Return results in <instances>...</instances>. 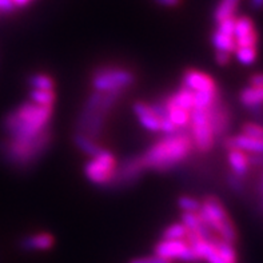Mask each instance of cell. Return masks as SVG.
Instances as JSON below:
<instances>
[{
  "mask_svg": "<svg viewBox=\"0 0 263 263\" xmlns=\"http://www.w3.org/2000/svg\"><path fill=\"white\" fill-rule=\"evenodd\" d=\"M195 153L193 140L187 131L166 134L157 139L139 155L144 171L167 173L180 167Z\"/></svg>",
  "mask_w": 263,
  "mask_h": 263,
  "instance_id": "cell-1",
  "label": "cell"
},
{
  "mask_svg": "<svg viewBox=\"0 0 263 263\" xmlns=\"http://www.w3.org/2000/svg\"><path fill=\"white\" fill-rule=\"evenodd\" d=\"M53 117V107L37 106L26 102L15 107L3 119V130L7 139L27 142L37 138L48 128Z\"/></svg>",
  "mask_w": 263,
  "mask_h": 263,
  "instance_id": "cell-2",
  "label": "cell"
},
{
  "mask_svg": "<svg viewBox=\"0 0 263 263\" xmlns=\"http://www.w3.org/2000/svg\"><path fill=\"white\" fill-rule=\"evenodd\" d=\"M122 92H92L87 97L82 110L77 118L75 133L86 135L91 139L97 140L102 137L107 118L112 108L119 103Z\"/></svg>",
  "mask_w": 263,
  "mask_h": 263,
  "instance_id": "cell-3",
  "label": "cell"
},
{
  "mask_svg": "<svg viewBox=\"0 0 263 263\" xmlns=\"http://www.w3.org/2000/svg\"><path fill=\"white\" fill-rule=\"evenodd\" d=\"M52 143V131L48 128L39 137L27 142H17V140L4 139L2 142L0 150L4 159L16 168H30L37 160L42 159L46 151Z\"/></svg>",
  "mask_w": 263,
  "mask_h": 263,
  "instance_id": "cell-4",
  "label": "cell"
},
{
  "mask_svg": "<svg viewBox=\"0 0 263 263\" xmlns=\"http://www.w3.org/2000/svg\"><path fill=\"white\" fill-rule=\"evenodd\" d=\"M137 82V75L130 67L120 64H100L91 72L90 83L97 92L126 93Z\"/></svg>",
  "mask_w": 263,
  "mask_h": 263,
  "instance_id": "cell-5",
  "label": "cell"
},
{
  "mask_svg": "<svg viewBox=\"0 0 263 263\" xmlns=\"http://www.w3.org/2000/svg\"><path fill=\"white\" fill-rule=\"evenodd\" d=\"M198 215L206 223V226L220 239L226 240L231 245L237 243V227L227 213L226 207L217 197L209 195L204 198L200 203Z\"/></svg>",
  "mask_w": 263,
  "mask_h": 263,
  "instance_id": "cell-6",
  "label": "cell"
},
{
  "mask_svg": "<svg viewBox=\"0 0 263 263\" xmlns=\"http://www.w3.org/2000/svg\"><path fill=\"white\" fill-rule=\"evenodd\" d=\"M187 133L190 134L195 153L209 154L215 146V135L207 118L206 108H193L190 112V123Z\"/></svg>",
  "mask_w": 263,
  "mask_h": 263,
  "instance_id": "cell-7",
  "label": "cell"
},
{
  "mask_svg": "<svg viewBox=\"0 0 263 263\" xmlns=\"http://www.w3.org/2000/svg\"><path fill=\"white\" fill-rule=\"evenodd\" d=\"M118 159L112 153L103 148L97 157L90 158L83 167L87 180L95 186L108 187L117 170Z\"/></svg>",
  "mask_w": 263,
  "mask_h": 263,
  "instance_id": "cell-8",
  "label": "cell"
},
{
  "mask_svg": "<svg viewBox=\"0 0 263 263\" xmlns=\"http://www.w3.org/2000/svg\"><path fill=\"white\" fill-rule=\"evenodd\" d=\"M154 254L167 260H179L184 263H198L200 262L195 253L193 251L184 239L182 240H164L160 239L155 247Z\"/></svg>",
  "mask_w": 263,
  "mask_h": 263,
  "instance_id": "cell-9",
  "label": "cell"
},
{
  "mask_svg": "<svg viewBox=\"0 0 263 263\" xmlns=\"http://www.w3.org/2000/svg\"><path fill=\"white\" fill-rule=\"evenodd\" d=\"M144 168L139 155H133L122 162H118L117 170L110 183V189H126L140 179Z\"/></svg>",
  "mask_w": 263,
  "mask_h": 263,
  "instance_id": "cell-10",
  "label": "cell"
},
{
  "mask_svg": "<svg viewBox=\"0 0 263 263\" xmlns=\"http://www.w3.org/2000/svg\"><path fill=\"white\" fill-rule=\"evenodd\" d=\"M206 112L214 135H215V139L224 138L231 122L230 110H229L227 104L224 103V100L222 98L215 100L211 106L207 107Z\"/></svg>",
  "mask_w": 263,
  "mask_h": 263,
  "instance_id": "cell-11",
  "label": "cell"
},
{
  "mask_svg": "<svg viewBox=\"0 0 263 263\" xmlns=\"http://www.w3.org/2000/svg\"><path fill=\"white\" fill-rule=\"evenodd\" d=\"M234 39L237 48H258V31L251 17L246 15L235 16Z\"/></svg>",
  "mask_w": 263,
  "mask_h": 263,
  "instance_id": "cell-12",
  "label": "cell"
},
{
  "mask_svg": "<svg viewBox=\"0 0 263 263\" xmlns=\"http://www.w3.org/2000/svg\"><path fill=\"white\" fill-rule=\"evenodd\" d=\"M234 22L235 17L222 20L219 23H215V28L211 35V43L215 51L226 52L234 55L235 52V39H234Z\"/></svg>",
  "mask_w": 263,
  "mask_h": 263,
  "instance_id": "cell-13",
  "label": "cell"
},
{
  "mask_svg": "<svg viewBox=\"0 0 263 263\" xmlns=\"http://www.w3.org/2000/svg\"><path fill=\"white\" fill-rule=\"evenodd\" d=\"M193 92H219V87L211 75L197 70L187 68L182 75V84Z\"/></svg>",
  "mask_w": 263,
  "mask_h": 263,
  "instance_id": "cell-14",
  "label": "cell"
},
{
  "mask_svg": "<svg viewBox=\"0 0 263 263\" xmlns=\"http://www.w3.org/2000/svg\"><path fill=\"white\" fill-rule=\"evenodd\" d=\"M133 111L139 124L150 133H162V119L154 111L150 102L137 100L133 104Z\"/></svg>",
  "mask_w": 263,
  "mask_h": 263,
  "instance_id": "cell-15",
  "label": "cell"
},
{
  "mask_svg": "<svg viewBox=\"0 0 263 263\" xmlns=\"http://www.w3.org/2000/svg\"><path fill=\"white\" fill-rule=\"evenodd\" d=\"M224 139L226 150H239L249 155H259L263 157V142L253 137L239 133L234 137H227Z\"/></svg>",
  "mask_w": 263,
  "mask_h": 263,
  "instance_id": "cell-16",
  "label": "cell"
},
{
  "mask_svg": "<svg viewBox=\"0 0 263 263\" xmlns=\"http://www.w3.org/2000/svg\"><path fill=\"white\" fill-rule=\"evenodd\" d=\"M53 243H55V238L50 233L40 231L22 238L19 246L24 251H47L52 249Z\"/></svg>",
  "mask_w": 263,
  "mask_h": 263,
  "instance_id": "cell-17",
  "label": "cell"
},
{
  "mask_svg": "<svg viewBox=\"0 0 263 263\" xmlns=\"http://www.w3.org/2000/svg\"><path fill=\"white\" fill-rule=\"evenodd\" d=\"M238 99L245 108L251 112H258L263 108V87L249 84L240 90Z\"/></svg>",
  "mask_w": 263,
  "mask_h": 263,
  "instance_id": "cell-18",
  "label": "cell"
},
{
  "mask_svg": "<svg viewBox=\"0 0 263 263\" xmlns=\"http://www.w3.org/2000/svg\"><path fill=\"white\" fill-rule=\"evenodd\" d=\"M227 163L230 167L231 174L242 179L247 177L251 168L249 154L239 150H227Z\"/></svg>",
  "mask_w": 263,
  "mask_h": 263,
  "instance_id": "cell-19",
  "label": "cell"
},
{
  "mask_svg": "<svg viewBox=\"0 0 263 263\" xmlns=\"http://www.w3.org/2000/svg\"><path fill=\"white\" fill-rule=\"evenodd\" d=\"M240 4V0H218L214 8L213 17L215 23H219L222 20L230 19V17L237 16L238 7Z\"/></svg>",
  "mask_w": 263,
  "mask_h": 263,
  "instance_id": "cell-20",
  "label": "cell"
},
{
  "mask_svg": "<svg viewBox=\"0 0 263 263\" xmlns=\"http://www.w3.org/2000/svg\"><path fill=\"white\" fill-rule=\"evenodd\" d=\"M73 143H75V146L88 158L97 157L98 154L104 148L103 146H100V144L98 143L97 140L91 139V138L78 133L73 134Z\"/></svg>",
  "mask_w": 263,
  "mask_h": 263,
  "instance_id": "cell-21",
  "label": "cell"
},
{
  "mask_svg": "<svg viewBox=\"0 0 263 263\" xmlns=\"http://www.w3.org/2000/svg\"><path fill=\"white\" fill-rule=\"evenodd\" d=\"M27 84L30 90L55 91V80L50 73L33 72L27 78Z\"/></svg>",
  "mask_w": 263,
  "mask_h": 263,
  "instance_id": "cell-22",
  "label": "cell"
},
{
  "mask_svg": "<svg viewBox=\"0 0 263 263\" xmlns=\"http://www.w3.org/2000/svg\"><path fill=\"white\" fill-rule=\"evenodd\" d=\"M55 100H57L55 91L30 90V102L37 104V106L53 107L55 106Z\"/></svg>",
  "mask_w": 263,
  "mask_h": 263,
  "instance_id": "cell-23",
  "label": "cell"
},
{
  "mask_svg": "<svg viewBox=\"0 0 263 263\" xmlns=\"http://www.w3.org/2000/svg\"><path fill=\"white\" fill-rule=\"evenodd\" d=\"M187 233H189V230L183 226V223L177 222V223H173L170 224V226H167L166 229L162 231L160 237L164 240H182L186 238Z\"/></svg>",
  "mask_w": 263,
  "mask_h": 263,
  "instance_id": "cell-24",
  "label": "cell"
},
{
  "mask_svg": "<svg viewBox=\"0 0 263 263\" xmlns=\"http://www.w3.org/2000/svg\"><path fill=\"white\" fill-rule=\"evenodd\" d=\"M235 59L243 66H251L258 58V48H237L234 52Z\"/></svg>",
  "mask_w": 263,
  "mask_h": 263,
  "instance_id": "cell-25",
  "label": "cell"
},
{
  "mask_svg": "<svg viewBox=\"0 0 263 263\" xmlns=\"http://www.w3.org/2000/svg\"><path fill=\"white\" fill-rule=\"evenodd\" d=\"M200 202L197 198L190 197V195H183L178 199V206L183 213H198L200 209Z\"/></svg>",
  "mask_w": 263,
  "mask_h": 263,
  "instance_id": "cell-26",
  "label": "cell"
},
{
  "mask_svg": "<svg viewBox=\"0 0 263 263\" xmlns=\"http://www.w3.org/2000/svg\"><path fill=\"white\" fill-rule=\"evenodd\" d=\"M240 133L263 142V124L258 123V122H247V123H245L240 128Z\"/></svg>",
  "mask_w": 263,
  "mask_h": 263,
  "instance_id": "cell-27",
  "label": "cell"
},
{
  "mask_svg": "<svg viewBox=\"0 0 263 263\" xmlns=\"http://www.w3.org/2000/svg\"><path fill=\"white\" fill-rule=\"evenodd\" d=\"M130 263H174L171 260H167L164 258H160L158 255H150V257H139V258H134V259L130 260Z\"/></svg>",
  "mask_w": 263,
  "mask_h": 263,
  "instance_id": "cell-28",
  "label": "cell"
},
{
  "mask_svg": "<svg viewBox=\"0 0 263 263\" xmlns=\"http://www.w3.org/2000/svg\"><path fill=\"white\" fill-rule=\"evenodd\" d=\"M231 57H233V55H230V53L215 51V60H217V63L219 64V66H227V64L230 63Z\"/></svg>",
  "mask_w": 263,
  "mask_h": 263,
  "instance_id": "cell-29",
  "label": "cell"
},
{
  "mask_svg": "<svg viewBox=\"0 0 263 263\" xmlns=\"http://www.w3.org/2000/svg\"><path fill=\"white\" fill-rule=\"evenodd\" d=\"M153 2L164 8H175V7H179L183 0H153Z\"/></svg>",
  "mask_w": 263,
  "mask_h": 263,
  "instance_id": "cell-30",
  "label": "cell"
},
{
  "mask_svg": "<svg viewBox=\"0 0 263 263\" xmlns=\"http://www.w3.org/2000/svg\"><path fill=\"white\" fill-rule=\"evenodd\" d=\"M249 84H253V86L263 87V72L254 73L249 78Z\"/></svg>",
  "mask_w": 263,
  "mask_h": 263,
  "instance_id": "cell-31",
  "label": "cell"
},
{
  "mask_svg": "<svg viewBox=\"0 0 263 263\" xmlns=\"http://www.w3.org/2000/svg\"><path fill=\"white\" fill-rule=\"evenodd\" d=\"M250 4L254 10H263V0H250Z\"/></svg>",
  "mask_w": 263,
  "mask_h": 263,
  "instance_id": "cell-32",
  "label": "cell"
}]
</instances>
